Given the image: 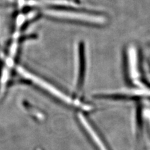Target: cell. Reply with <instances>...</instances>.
<instances>
[{"label":"cell","instance_id":"6da1fadb","mask_svg":"<svg viewBox=\"0 0 150 150\" xmlns=\"http://www.w3.org/2000/svg\"><path fill=\"white\" fill-rule=\"evenodd\" d=\"M43 14L47 16L59 20L83 23L94 26L105 25L108 21L105 14L92 10H87L82 7L51 8L45 7Z\"/></svg>","mask_w":150,"mask_h":150},{"label":"cell","instance_id":"7a4b0ae2","mask_svg":"<svg viewBox=\"0 0 150 150\" xmlns=\"http://www.w3.org/2000/svg\"><path fill=\"white\" fill-rule=\"evenodd\" d=\"M17 71L20 74H21V76L24 77L25 78L31 81L32 83L37 84V86L44 89V90H46L47 92L50 93L53 96L58 98V99L61 100L62 101L67 103V104L80 108L84 109L85 110H91V107L86 106V105H84L83 103L78 101H75L74 100L72 99L71 98L67 96L62 91H59V90L53 86L51 84L45 81L43 79L37 76L36 75L31 73V72L28 71L26 69H24L23 68L21 67H18Z\"/></svg>","mask_w":150,"mask_h":150},{"label":"cell","instance_id":"3957f363","mask_svg":"<svg viewBox=\"0 0 150 150\" xmlns=\"http://www.w3.org/2000/svg\"><path fill=\"white\" fill-rule=\"evenodd\" d=\"M126 60L127 66L128 76L130 81L138 84L139 87H144L141 81V73L138 50L137 47L131 45L126 48Z\"/></svg>","mask_w":150,"mask_h":150},{"label":"cell","instance_id":"277c9868","mask_svg":"<svg viewBox=\"0 0 150 150\" xmlns=\"http://www.w3.org/2000/svg\"><path fill=\"white\" fill-rule=\"evenodd\" d=\"M76 85L78 89H81L84 82L86 71V45L83 41H79L76 45Z\"/></svg>","mask_w":150,"mask_h":150},{"label":"cell","instance_id":"5b68a950","mask_svg":"<svg viewBox=\"0 0 150 150\" xmlns=\"http://www.w3.org/2000/svg\"><path fill=\"white\" fill-rule=\"evenodd\" d=\"M142 110V112L141 115H142V119L148 124V127L150 131V107L146 108H144Z\"/></svg>","mask_w":150,"mask_h":150},{"label":"cell","instance_id":"8992f818","mask_svg":"<svg viewBox=\"0 0 150 150\" xmlns=\"http://www.w3.org/2000/svg\"><path fill=\"white\" fill-rule=\"evenodd\" d=\"M28 3V0H16V5L20 9V10L25 8Z\"/></svg>","mask_w":150,"mask_h":150}]
</instances>
